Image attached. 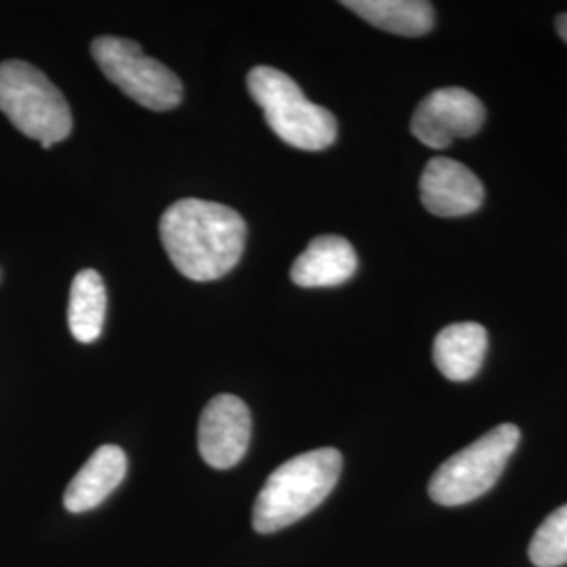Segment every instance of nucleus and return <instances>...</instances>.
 I'll list each match as a JSON object with an SVG mask.
<instances>
[{
	"mask_svg": "<svg viewBox=\"0 0 567 567\" xmlns=\"http://www.w3.org/2000/svg\"><path fill=\"white\" fill-rule=\"evenodd\" d=\"M557 32H559V37H561V41L567 44V13L564 16H559L557 18Z\"/></svg>",
	"mask_w": 567,
	"mask_h": 567,
	"instance_id": "obj_16",
	"label": "nucleus"
},
{
	"mask_svg": "<svg viewBox=\"0 0 567 567\" xmlns=\"http://www.w3.org/2000/svg\"><path fill=\"white\" fill-rule=\"evenodd\" d=\"M358 269V255L341 236L311 240L290 269L292 282L301 288H326L347 282Z\"/></svg>",
	"mask_w": 567,
	"mask_h": 567,
	"instance_id": "obj_11",
	"label": "nucleus"
},
{
	"mask_svg": "<svg viewBox=\"0 0 567 567\" xmlns=\"http://www.w3.org/2000/svg\"><path fill=\"white\" fill-rule=\"evenodd\" d=\"M105 307L107 295L100 271L82 269L72 280L68 305V324L79 343H93L100 339L105 322Z\"/></svg>",
	"mask_w": 567,
	"mask_h": 567,
	"instance_id": "obj_14",
	"label": "nucleus"
},
{
	"mask_svg": "<svg viewBox=\"0 0 567 567\" xmlns=\"http://www.w3.org/2000/svg\"><path fill=\"white\" fill-rule=\"evenodd\" d=\"M91 53L105 79L143 107L168 112L182 103L183 86L177 74L161 61L147 58L137 42L100 37L91 42Z\"/></svg>",
	"mask_w": 567,
	"mask_h": 567,
	"instance_id": "obj_6",
	"label": "nucleus"
},
{
	"mask_svg": "<svg viewBox=\"0 0 567 567\" xmlns=\"http://www.w3.org/2000/svg\"><path fill=\"white\" fill-rule=\"evenodd\" d=\"M484 185L465 164L433 158L421 177V200L437 217H465L484 203Z\"/></svg>",
	"mask_w": 567,
	"mask_h": 567,
	"instance_id": "obj_9",
	"label": "nucleus"
},
{
	"mask_svg": "<svg viewBox=\"0 0 567 567\" xmlns=\"http://www.w3.org/2000/svg\"><path fill=\"white\" fill-rule=\"evenodd\" d=\"M341 471L343 456L334 447L311 450L286 461L259 492L252 508V527L259 534H274L303 519L324 503Z\"/></svg>",
	"mask_w": 567,
	"mask_h": 567,
	"instance_id": "obj_2",
	"label": "nucleus"
},
{
	"mask_svg": "<svg viewBox=\"0 0 567 567\" xmlns=\"http://www.w3.org/2000/svg\"><path fill=\"white\" fill-rule=\"evenodd\" d=\"M519 440L522 431L517 426H494L433 473L429 496L442 507H461L484 496L501 480Z\"/></svg>",
	"mask_w": 567,
	"mask_h": 567,
	"instance_id": "obj_5",
	"label": "nucleus"
},
{
	"mask_svg": "<svg viewBox=\"0 0 567 567\" xmlns=\"http://www.w3.org/2000/svg\"><path fill=\"white\" fill-rule=\"evenodd\" d=\"M486 328L475 322L450 324L433 343V362L437 370L456 383L471 381L486 360Z\"/></svg>",
	"mask_w": 567,
	"mask_h": 567,
	"instance_id": "obj_12",
	"label": "nucleus"
},
{
	"mask_svg": "<svg viewBox=\"0 0 567 567\" xmlns=\"http://www.w3.org/2000/svg\"><path fill=\"white\" fill-rule=\"evenodd\" d=\"M161 240L171 264L194 282L219 280L243 257L246 224L225 204L185 198L161 219Z\"/></svg>",
	"mask_w": 567,
	"mask_h": 567,
	"instance_id": "obj_1",
	"label": "nucleus"
},
{
	"mask_svg": "<svg viewBox=\"0 0 567 567\" xmlns=\"http://www.w3.org/2000/svg\"><path fill=\"white\" fill-rule=\"evenodd\" d=\"M0 112L44 150L72 133V112L60 89L25 61L0 63Z\"/></svg>",
	"mask_w": 567,
	"mask_h": 567,
	"instance_id": "obj_4",
	"label": "nucleus"
},
{
	"mask_svg": "<svg viewBox=\"0 0 567 567\" xmlns=\"http://www.w3.org/2000/svg\"><path fill=\"white\" fill-rule=\"evenodd\" d=\"M248 93L264 110L265 121L284 143L320 152L337 142V118L309 102L301 86L276 68L259 65L248 72Z\"/></svg>",
	"mask_w": 567,
	"mask_h": 567,
	"instance_id": "obj_3",
	"label": "nucleus"
},
{
	"mask_svg": "<svg viewBox=\"0 0 567 567\" xmlns=\"http://www.w3.org/2000/svg\"><path fill=\"white\" fill-rule=\"evenodd\" d=\"M250 410L236 395H217L203 410L198 423V447L204 463L213 468L238 465L250 444Z\"/></svg>",
	"mask_w": 567,
	"mask_h": 567,
	"instance_id": "obj_8",
	"label": "nucleus"
},
{
	"mask_svg": "<svg viewBox=\"0 0 567 567\" xmlns=\"http://www.w3.org/2000/svg\"><path fill=\"white\" fill-rule=\"evenodd\" d=\"M126 454L122 447L102 446L82 465L63 494V505L70 513H86L121 486L126 475Z\"/></svg>",
	"mask_w": 567,
	"mask_h": 567,
	"instance_id": "obj_10",
	"label": "nucleus"
},
{
	"mask_svg": "<svg viewBox=\"0 0 567 567\" xmlns=\"http://www.w3.org/2000/svg\"><path fill=\"white\" fill-rule=\"evenodd\" d=\"M355 16L398 37H423L431 32L435 13L425 0H347Z\"/></svg>",
	"mask_w": 567,
	"mask_h": 567,
	"instance_id": "obj_13",
	"label": "nucleus"
},
{
	"mask_svg": "<svg viewBox=\"0 0 567 567\" xmlns=\"http://www.w3.org/2000/svg\"><path fill=\"white\" fill-rule=\"evenodd\" d=\"M484 121V103L466 89L447 86L426 95L412 116L410 131L426 147L444 150L480 133Z\"/></svg>",
	"mask_w": 567,
	"mask_h": 567,
	"instance_id": "obj_7",
	"label": "nucleus"
},
{
	"mask_svg": "<svg viewBox=\"0 0 567 567\" xmlns=\"http://www.w3.org/2000/svg\"><path fill=\"white\" fill-rule=\"evenodd\" d=\"M529 559L538 567H561L567 564V505L557 508L536 529L529 543Z\"/></svg>",
	"mask_w": 567,
	"mask_h": 567,
	"instance_id": "obj_15",
	"label": "nucleus"
}]
</instances>
